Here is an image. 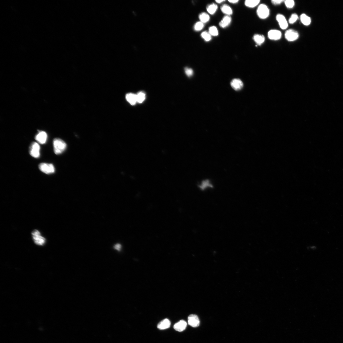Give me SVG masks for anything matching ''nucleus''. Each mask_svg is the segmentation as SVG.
Listing matches in <instances>:
<instances>
[{
  "mask_svg": "<svg viewBox=\"0 0 343 343\" xmlns=\"http://www.w3.org/2000/svg\"><path fill=\"white\" fill-rule=\"evenodd\" d=\"M204 27V23L201 22H196L194 26V29L196 31H200Z\"/></svg>",
  "mask_w": 343,
  "mask_h": 343,
  "instance_id": "a878e982",
  "label": "nucleus"
},
{
  "mask_svg": "<svg viewBox=\"0 0 343 343\" xmlns=\"http://www.w3.org/2000/svg\"><path fill=\"white\" fill-rule=\"evenodd\" d=\"M212 185L210 183L209 180H205L202 182V184L200 185V187L201 189L204 190L207 187H212Z\"/></svg>",
  "mask_w": 343,
  "mask_h": 343,
  "instance_id": "393cba45",
  "label": "nucleus"
},
{
  "mask_svg": "<svg viewBox=\"0 0 343 343\" xmlns=\"http://www.w3.org/2000/svg\"><path fill=\"white\" fill-rule=\"evenodd\" d=\"M199 18L203 23L208 22L210 19L209 15L205 13H202L199 15Z\"/></svg>",
  "mask_w": 343,
  "mask_h": 343,
  "instance_id": "412c9836",
  "label": "nucleus"
},
{
  "mask_svg": "<svg viewBox=\"0 0 343 343\" xmlns=\"http://www.w3.org/2000/svg\"><path fill=\"white\" fill-rule=\"evenodd\" d=\"M40 170L47 174H50L55 172V168L53 165L47 163H41L39 165Z\"/></svg>",
  "mask_w": 343,
  "mask_h": 343,
  "instance_id": "7ed1b4c3",
  "label": "nucleus"
},
{
  "mask_svg": "<svg viewBox=\"0 0 343 343\" xmlns=\"http://www.w3.org/2000/svg\"><path fill=\"white\" fill-rule=\"evenodd\" d=\"M298 33L296 31L290 29L286 31L285 34L286 39L289 41H293L297 39L299 37Z\"/></svg>",
  "mask_w": 343,
  "mask_h": 343,
  "instance_id": "423d86ee",
  "label": "nucleus"
},
{
  "mask_svg": "<svg viewBox=\"0 0 343 343\" xmlns=\"http://www.w3.org/2000/svg\"><path fill=\"white\" fill-rule=\"evenodd\" d=\"M171 322L168 319H165L161 321L158 325L157 328L160 330H164L169 328Z\"/></svg>",
  "mask_w": 343,
  "mask_h": 343,
  "instance_id": "ddd939ff",
  "label": "nucleus"
},
{
  "mask_svg": "<svg viewBox=\"0 0 343 343\" xmlns=\"http://www.w3.org/2000/svg\"><path fill=\"white\" fill-rule=\"evenodd\" d=\"M284 2L286 7L288 8H292L295 5V2L293 0H286Z\"/></svg>",
  "mask_w": 343,
  "mask_h": 343,
  "instance_id": "cd10ccee",
  "label": "nucleus"
},
{
  "mask_svg": "<svg viewBox=\"0 0 343 343\" xmlns=\"http://www.w3.org/2000/svg\"><path fill=\"white\" fill-rule=\"evenodd\" d=\"M221 9L222 12L226 15H231L233 14V11L231 7L227 4H224L222 5Z\"/></svg>",
  "mask_w": 343,
  "mask_h": 343,
  "instance_id": "dca6fc26",
  "label": "nucleus"
},
{
  "mask_svg": "<svg viewBox=\"0 0 343 343\" xmlns=\"http://www.w3.org/2000/svg\"><path fill=\"white\" fill-rule=\"evenodd\" d=\"M209 33L213 36H217L218 35V30L215 26H212L209 28Z\"/></svg>",
  "mask_w": 343,
  "mask_h": 343,
  "instance_id": "b1692460",
  "label": "nucleus"
},
{
  "mask_svg": "<svg viewBox=\"0 0 343 343\" xmlns=\"http://www.w3.org/2000/svg\"><path fill=\"white\" fill-rule=\"evenodd\" d=\"M127 101L132 105H134L137 102V95L129 93L126 96Z\"/></svg>",
  "mask_w": 343,
  "mask_h": 343,
  "instance_id": "2eb2a0df",
  "label": "nucleus"
},
{
  "mask_svg": "<svg viewBox=\"0 0 343 343\" xmlns=\"http://www.w3.org/2000/svg\"><path fill=\"white\" fill-rule=\"evenodd\" d=\"M187 326L186 322L183 320L180 321L174 325V329L176 331L181 332L186 329Z\"/></svg>",
  "mask_w": 343,
  "mask_h": 343,
  "instance_id": "f8f14e48",
  "label": "nucleus"
},
{
  "mask_svg": "<svg viewBox=\"0 0 343 343\" xmlns=\"http://www.w3.org/2000/svg\"><path fill=\"white\" fill-rule=\"evenodd\" d=\"M228 2L231 3L235 4L237 3L239 1L238 0H234V1L233 0H233H230V1H228Z\"/></svg>",
  "mask_w": 343,
  "mask_h": 343,
  "instance_id": "2f4dec72",
  "label": "nucleus"
},
{
  "mask_svg": "<svg viewBox=\"0 0 343 343\" xmlns=\"http://www.w3.org/2000/svg\"><path fill=\"white\" fill-rule=\"evenodd\" d=\"M284 1H282V0H280V1H272V4L274 5H278L281 4Z\"/></svg>",
  "mask_w": 343,
  "mask_h": 343,
  "instance_id": "c756f323",
  "label": "nucleus"
},
{
  "mask_svg": "<svg viewBox=\"0 0 343 343\" xmlns=\"http://www.w3.org/2000/svg\"><path fill=\"white\" fill-rule=\"evenodd\" d=\"M47 138V134L44 131H39L35 137L36 140L41 144H43L46 143Z\"/></svg>",
  "mask_w": 343,
  "mask_h": 343,
  "instance_id": "6e6552de",
  "label": "nucleus"
},
{
  "mask_svg": "<svg viewBox=\"0 0 343 343\" xmlns=\"http://www.w3.org/2000/svg\"><path fill=\"white\" fill-rule=\"evenodd\" d=\"M253 39L257 44L260 45L264 42L265 38L263 35L256 34L254 35Z\"/></svg>",
  "mask_w": 343,
  "mask_h": 343,
  "instance_id": "f3484780",
  "label": "nucleus"
},
{
  "mask_svg": "<svg viewBox=\"0 0 343 343\" xmlns=\"http://www.w3.org/2000/svg\"><path fill=\"white\" fill-rule=\"evenodd\" d=\"M268 36L270 39L273 40H278L281 38L282 33L279 30H270L268 33Z\"/></svg>",
  "mask_w": 343,
  "mask_h": 343,
  "instance_id": "1a4fd4ad",
  "label": "nucleus"
},
{
  "mask_svg": "<svg viewBox=\"0 0 343 343\" xmlns=\"http://www.w3.org/2000/svg\"><path fill=\"white\" fill-rule=\"evenodd\" d=\"M217 8V5L214 3H212L208 5L206 8L207 12L212 15L215 13Z\"/></svg>",
  "mask_w": 343,
  "mask_h": 343,
  "instance_id": "a211bd4d",
  "label": "nucleus"
},
{
  "mask_svg": "<svg viewBox=\"0 0 343 343\" xmlns=\"http://www.w3.org/2000/svg\"><path fill=\"white\" fill-rule=\"evenodd\" d=\"M137 102L141 103L145 100V94L142 92H139L137 95Z\"/></svg>",
  "mask_w": 343,
  "mask_h": 343,
  "instance_id": "4be33fe9",
  "label": "nucleus"
},
{
  "mask_svg": "<svg viewBox=\"0 0 343 343\" xmlns=\"http://www.w3.org/2000/svg\"><path fill=\"white\" fill-rule=\"evenodd\" d=\"M231 85L232 87L236 91L241 90L243 86V83L242 80L237 79H233L231 82Z\"/></svg>",
  "mask_w": 343,
  "mask_h": 343,
  "instance_id": "9b49d317",
  "label": "nucleus"
},
{
  "mask_svg": "<svg viewBox=\"0 0 343 343\" xmlns=\"http://www.w3.org/2000/svg\"><path fill=\"white\" fill-rule=\"evenodd\" d=\"M40 147L39 144L36 142H33L31 144L30 147L29 153L32 157L35 158H38L40 157Z\"/></svg>",
  "mask_w": 343,
  "mask_h": 343,
  "instance_id": "39448f33",
  "label": "nucleus"
},
{
  "mask_svg": "<svg viewBox=\"0 0 343 343\" xmlns=\"http://www.w3.org/2000/svg\"><path fill=\"white\" fill-rule=\"evenodd\" d=\"M298 18L297 14H293L291 16L289 19V22L291 24H293L295 22Z\"/></svg>",
  "mask_w": 343,
  "mask_h": 343,
  "instance_id": "bb28decb",
  "label": "nucleus"
},
{
  "mask_svg": "<svg viewBox=\"0 0 343 343\" xmlns=\"http://www.w3.org/2000/svg\"><path fill=\"white\" fill-rule=\"evenodd\" d=\"M231 22V18L230 16L226 15L220 22L219 25L221 27L224 28L229 25Z\"/></svg>",
  "mask_w": 343,
  "mask_h": 343,
  "instance_id": "4468645a",
  "label": "nucleus"
},
{
  "mask_svg": "<svg viewBox=\"0 0 343 343\" xmlns=\"http://www.w3.org/2000/svg\"><path fill=\"white\" fill-rule=\"evenodd\" d=\"M258 16L262 19H265L269 15V10L267 6L265 4L260 5L257 10Z\"/></svg>",
  "mask_w": 343,
  "mask_h": 343,
  "instance_id": "20e7f679",
  "label": "nucleus"
},
{
  "mask_svg": "<svg viewBox=\"0 0 343 343\" xmlns=\"http://www.w3.org/2000/svg\"><path fill=\"white\" fill-rule=\"evenodd\" d=\"M114 249H116V250L120 251L121 248V246L120 244H117L114 245Z\"/></svg>",
  "mask_w": 343,
  "mask_h": 343,
  "instance_id": "7c9ffc66",
  "label": "nucleus"
},
{
  "mask_svg": "<svg viewBox=\"0 0 343 343\" xmlns=\"http://www.w3.org/2000/svg\"><path fill=\"white\" fill-rule=\"evenodd\" d=\"M54 151L55 154L58 155L63 153L66 149L67 144L63 140L59 138H55L53 140Z\"/></svg>",
  "mask_w": 343,
  "mask_h": 343,
  "instance_id": "f257e3e1",
  "label": "nucleus"
},
{
  "mask_svg": "<svg viewBox=\"0 0 343 343\" xmlns=\"http://www.w3.org/2000/svg\"><path fill=\"white\" fill-rule=\"evenodd\" d=\"M34 243L38 246H42L45 244L46 239L41 235V233L38 230H35L31 233Z\"/></svg>",
  "mask_w": 343,
  "mask_h": 343,
  "instance_id": "f03ea898",
  "label": "nucleus"
},
{
  "mask_svg": "<svg viewBox=\"0 0 343 343\" xmlns=\"http://www.w3.org/2000/svg\"><path fill=\"white\" fill-rule=\"evenodd\" d=\"M259 2L260 1L259 0H246L245 4L247 7L253 8L257 6Z\"/></svg>",
  "mask_w": 343,
  "mask_h": 343,
  "instance_id": "aec40b11",
  "label": "nucleus"
},
{
  "mask_svg": "<svg viewBox=\"0 0 343 343\" xmlns=\"http://www.w3.org/2000/svg\"><path fill=\"white\" fill-rule=\"evenodd\" d=\"M201 37L206 41H209L211 39V35L209 32L204 31L201 35Z\"/></svg>",
  "mask_w": 343,
  "mask_h": 343,
  "instance_id": "5701e85b",
  "label": "nucleus"
},
{
  "mask_svg": "<svg viewBox=\"0 0 343 343\" xmlns=\"http://www.w3.org/2000/svg\"><path fill=\"white\" fill-rule=\"evenodd\" d=\"M185 72L186 75L188 77L192 76L194 73V71L192 69L188 67H186L185 69Z\"/></svg>",
  "mask_w": 343,
  "mask_h": 343,
  "instance_id": "c85d7f7f",
  "label": "nucleus"
},
{
  "mask_svg": "<svg viewBox=\"0 0 343 343\" xmlns=\"http://www.w3.org/2000/svg\"><path fill=\"white\" fill-rule=\"evenodd\" d=\"M224 0H221V1H216L215 2L218 3H221L223 2H225Z\"/></svg>",
  "mask_w": 343,
  "mask_h": 343,
  "instance_id": "473e14b6",
  "label": "nucleus"
},
{
  "mask_svg": "<svg viewBox=\"0 0 343 343\" xmlns=\"http://www.w3.org/2000/svg\"><path fill=\"white\" fill-rule=\"evenodd\" d=\"M301 22L305 26L309 25L311 23L310 18L305 14H301L300 17Z\"/></svg>",
  "mask_w": 343,
  "mask_h": 343,
  "instance_id": "6ab92c4d",
  "label": "nucleus"
},
{
  "mask_svg": "<svg viewBox=\"0 0 343 343\" xmlns=\"http://www.w3.org/2000/svg\"><path fill=\"white\" fill-rule=\"evenodd\" d=\"M277 22L281 29L284 30L288 27V23L285 17L281 14H278L276 17Z\"/></svg>",
  "mask_w": 343,
  "mask_h": 343,
  "instance_id": "9d476101",
  "label": "nucleus"
},
{
  "mask_svg": "<svg viewBox=\"0 0 343 343\" xmlns=\"http://www.w3.org/2000/svg\"><path fill=\"white\" fill-rule=\"evenodd\" d=\"M188 322L189 325L194 328L198 327L200 324L198 316L194 315H191L189 316Z\"/></svg>",
  "mask_w": 343,
  "mask_h": 343,
  "instance_id": "0eeeda50",
  "label": "nucleus"
}]
</instances>
